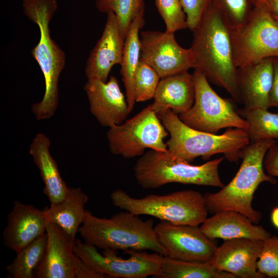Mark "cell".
I'll return each instance as SVG.
<instances>
[{
    "label": "cell",
    "instance_id": "6da1fadb",
    "mask_svg": "<svg viewBox=\"0 0 278 278\" xmlns=\"http://www.w3.org/2000/svg\"><path fill=\"white\" fill-rule=\"evenodd\" d=\"M192 32L194 69L239 102L231 29L212 3Z\"/></svg>",
    "mask_w": 278,
    "mask_h": 278
},
{
    "label": "cell",
    "instance_id": "7a4b0ae2",
    "mask_svg": "<svg viewBox=\"0 0 278 278\" xmlns=\"http://www.w3.org/2000/svg\"><path fill=\"white\" fill-rule=\"evenodd\" d=\"M275 142L273 139H264L250 142L243 148L242 161L233 179L218 192L203 195L208 212L234 211L245 215L254 223L259 221L262 213L253 208L252 202L261 183H276V179L266 174L263 169L266 153Z\"/></svg>",
    "mask_w": 278,
    "mask_h": 278
},
{
    "label": "cell",
    "instance_id": "3957f363",
    "mask_svg": "<svg viewBox=\"0 0 278 278\" xmlns=\"http://www.w3.org/2000/svg\"><path fill=\"white\" fill-rule=\"evenodd\" d=\"M125 211L110 218H99L86 211L78 230L84 242L105 250H151L167 256V252L158 238L153 221L143 220Z\"/></svg>",
    "mask_w": 278,
    "mask_h": 278
},
{
    "label": "cell",
    "instance_id": "277c9868",
    "mask_svg": "<svg viewBox=\"0 0 278 278\" xmlns=\"http://www.w3.org/2000/svg\"><path fill=\"white\" fill-rule=\"evenodd\" d=\"M157 114L170 135L167 150L189 163L199 157L206 160L216 154H223L229 162H237L241 159L242 150L250 142L247 132L241 129L229 128L217 135L189 127L169 109Z\"/></svg>",
    "mask_w": 278,
    "mask_h": 278
},
{
    "label": "cell",
    "instance_id": "5b68a950",
    "mask_svg": "<svg viewBox=\"0 0 278 278\" xmlns=\"http://www.w3.org/2000/svg\"><path fill=\"white\" fill-rule=\"evenodd\" d=\"M57 6V0H23L22 3L24 14L36 24L40 29L39 41L31 51L40 67L45 81L42 99L31 107L38 120L49 118L57 109L58 81L65 64L64 51L50 35L49 24Z\"/></svg>",
    "mask_w": 278,
    "mask_h": 278
},
{
    "label": "cell",
    "instance_id": "8992f818",
    "mask_svg": "<svg viewBox=\"0 0 278 278\" xmlns=\"http://www.w3.org/2000/svg\"><path fill=\"white\" fill-rule=\"evenodd\" d=\"M224 157L200 165H192L169 150L153 149L140 157L133 167L134 178L144 189L160 187L170 183L222 188L218 167Z\"/></svg>",
    "mask_w": 278,
    "mask_h": 278
},
{
    "label": "cell",
    "instance_id": "52a82bcc",
    "mask_svg": "<svg viewBox=\"0 0 278 278\" xmlns=\"http://www.w3.org/2000/svg\"><path fill=\"white\" fill-rule=\"evenodd\" d=\"M110 198L114 206L121 210L177 224L199 226L208 212L203 195L192 189L136 198L117 189L111 193Z\"/></svg>",
    "mask_w": 278,
    "mask_h": 278
},
{
    "label": "cell",
    "instance_id": "ba28073f",
    "mask_svg": "<svg viewBox=\"0 0 278 278\" xmlns=\"http://www.w3.org/2000/svg\"><path fill=\"white\" fill-rule=\"evenodd\" d=\"M192 75L194 102L189 110L179 114L180 120L191 128L214 134L227 128L246 130L248 123L235 110V100L218 95L199 71L195 70Z\"/></svg>",
    "mask_w": 278,
    "mask_h": 278
},
{
    "label": "cell",
    "instance_id": "9c48e42d",
    "mask_svg": "<svg viewBox=\"0 0 278 278\" xmlns=\"http://www.w3.org/2000/svg\"><path fill=\"white\" fill-rule=\"evenodd\" d=\"M169 134L150 105L125 123L109 128L107 136L110 152L124 158L141 157L146 149L167 151Z\"/></svg>",
    "mask_w": 278,
    "mask_h": 278
},
{
    "label": "cell",
    "instance_id": "30bf717a",
    "mask_svg": "<svg viewBox=\"0 0 278 278\" xmlns=\"http://www.w3.org/2000/svg\"><path fill=\"white\" fill-rule=\"evenodd\" d=\"M231 32L237 68L266 58H278V22L264 2L254 6L242 27Z\"/></svg>",
    "mask_w": 278,
    "mask_h": 278
},
{
    "label": "cell",
    "instance_id": "8fae6325",
    "mask_svg": "<svg viewBox=\"0 0 278 278\" xmlns=\"http://www.w3.org/2000/svg\"><path fill=\"white\" fill-rule=\"evenodd\" d=\"M74 251L80 258L103 274L105 277H155L159 273L164 256L144 251L129 250L127 258L118 256L115 251L105 250L100 254L96 248L76 239Z\"/></svg>",
    "mask_w": 278,
    "mask_h": 278
},
{
    "label": "cell",
    "instance_id": "7c38bea8",
    "mask_svg": "<svg viewBox=\"0 0 278 278\" xmlns=\"http://www.w3.org/2000/svg\"><path fill=\"white\" fill-rule=\"evenodd\" d=\"M44 255L34 271L36 278H103L105 276L74 251L76 238L48 221Z\"/></svg>",
    "mask_w": 278,
    "mask_h": 278
},
{
    "label": "cell",
    "instance_id": "4fadbf2b",
    "mask_svg": "<svg viewBox=\"0 0 278 278\" xmlns=\"http://www.w3.org/2000/svg\"><path fill=\"white\" fill-rule=\"evenodd\" d=\"M159 240L171 259L190 262H211L217 246L199 226L177 224L160 221L154 227Z\"/></svg>",
    "mask_w": 278,
    "mask_h": 278
},
{
    "label": "cell",
    "instance_id": "5bb4252c",
    "mask_svg": "<svg viewBox=\"0 0 278 278\" xmlns=\"http://www.w3.org/2000/svg\"><path fill=\"white\" fill-rule=\"evenodd\" d=\"M174 33L147 30L140 34V60L150 65L161 78L194 68L191 49L179 45Z\"/></svg>",
    "mask_w": 278,
    "mask_h": 278
},
{
    "label": "cell",
    "instance_id": "9a60e30c",
    "mask_svg": "<svg viewBox=\"0 0 278 278\" xmlns=\"http://www.w3.org/2000/svg\"><path fill=\"white\" fill-rule=\"evenodd\" d=\"M92 114L102 127L121 124L130 113L118 81L111 76L108 81L88 79L84 86Z\"/></svg>",
    "mask_w": 278,
    "mask_h": 278
},
{
    "label": "cell",
    "instance_id": "2e32d148",
    "mask_svg": "<svg viewBox=\"0 0 278 278\" xmlns=\"http://www.w3.org/2000/svg\"><path fill=\"white\" fill-rule=\"evenodd\" d=\"M263 240L248 238L224 240L217 247L211 263L216 268L240 278H264L259 272L257 262Z\"/></svg>",
    "mask_w": 278,
    "mask_h": 278
},
{
    "label": "cell",
    "instance_id": "e0dca14e",
    "mask_svg": "<svg viewBox=\"0 0 278 278\" xmlns=\"http://www.w3.org/2000/svg\"><path fill=\"white\" fill-rule=\"evenodd\" d=\"M107 14L101 36L86 62L85 73L88 79L97 78L106 82L113 66L121 61L125 39L116 15L112 12Z\"/></svg>",
    "mask_w": 278,
    "mask_h": 278
},
{
    "label": "cell",
    "instance_id": "ac0fdd59",
    "mask_svg": "<svg viewBox=\"0 0 278 278\" xmlns=\"http://www.w3.org/2000/svg\"><path fill=\"white\" fill-rule=\"evenodd\" d=\"M273 76V57L237 68L239 103L244 108H269Z\"/></svg>",
    "mask_w": 278,
    "mask_h": 278
},
{
    "label": "cell",
    "instance_id": "d6986e66",
    "mask_svg": "<svg viewBox=\"0 0 278 278\" xmlns=\"http://www.w3.org/2000/svg\"><path fill=\"white\" fill-rule=\"evenodd\" d=\"M47 223L45 210L15 201L3 232L5 246L16 253L45 233Z\"/></svg>",
    "mask_w": 278,
    "mask_h": 278
},
{
    "label": "cell",
    "instance_id": "ffe728a7",
    "mask_svg": "<svg viewBox=\"0 0 278 278\" xmlns=\"http://www.w3.org/2000/svg\"><path fill=\"white\" fill-rule=\"evenodd\" d=\"M245 215L234 211L217 212L206 218L200 228L210 239H231L248 238L265 240L271 235L261 225H257Z\"/></svg>",
    "mask_w": 278,
    "mask_h": 278
},
{
    "label": "cell",
    "instance_id": "44dd1931",
    "mask_svg": "<svg viewBox=\"0 0 278 278\" xmlns=\"http://www.w3.org/2000/svg\"><path fill=\"white\" fill-rule=\"evenodd\" d=\"M153 99L150 105L156 113L166 109L177 114L186 112L195 100L193 75L185 72L161 78Z\"/></svg>",
    "mask_w": 278,
    "mask_h": 278
},
{
    "label": "cell",
    "instance_id": "7402d4cb",
    "mask_svg": "<svg viewBox=\"0 0 278 278\" xmlns=\"http://www.w3.org/2000/svg\"><path fill=\"white\" fill-rule=\"evenodd\" d=\"M50 142L43 133H38L31 144L29 153L39 169L44 187V194L50 204L62 200L68 187L62 178L56 162L49 152Z\"/></svg>",
    "mask_w": 278,
    "mask_h": 278
},
{
    "label": "cell",
    "instance_id": "603a6c76",
    "mask_svg": "<svg viewBox=\"0 0 278 278\" xmlns=\"http://www.w3.org/2000/svg\"><path fill=\"white\" fill-rule=\"evenodd\" d=\"M87 195L79 188L68 187L64 198L45 210L48 221L57 224L67 234L76 238L85 218Z\"/></svg>",
    "mask_w": 278,
    "mask_h": 278
},
{
    "label": "cell",
    "instance_id": "cb8c5ba5",
    "mask_svg": "<svg viewBox=\"0 0 278 278\" xmlns=\"http://www.w3.org/2000/svg\"><path fill=\"white\" fill-rule=\"evenodd\" d=\"M144 12L136 16L132 22L128 30L124 42L120 74L126 90V100L131 112L135 104L134 91V77L140 61V29L145 24Z\"/></svg>",
    "mask_w": 278,
    "mask_h": 278
},
{
    "label": "cell",
    "instance_id": "d4e9b609",
    "mask_svg": "<svg viewBox=\"0 0 278 278\" xmlns=\"http://www.w3.org/2000/svg\"><path fill=\"white\" fill-rule=\"evenodd\" d=\"M158 278H236L215 267L211 262L181 261L164 256Z\"/></svg>",
    "mask_w": 278,
    "mask_h": 278
},
{
    "label": "cell",
    "instance_id": "484cf974",
    "mask_svg": "<svg viewBox=\"0 0 278 278\" xmlns=\"http://www.w3.org/2000/svg\"><path fill=\"white\" fill-rule=\"evenodd\" d=\"M47 234L44 233L16 252L13 262L6 267L13 278H32L45 252Z\"/></svg>",
    "mask_w": 278,
    "mask_h": 278
},
{
    "label": "cell",
    "instance_id": "4316f807",
    "mask_svg": "<svg viewBox=\"0 0 278 278\" xmlns=\"http://www.w3.org/2000/svg\"><path fill=\"white\" fill-rule=\"evenodd\" d=\"M237 112L248 123L246 131L250 142L264 139L278 140V113L259 108H243Z\"/></svg>",
    "mask_w": 278,
    "mask_h": 278
},
{
    "label": "cell",
    "instance_id": "83f0119b",
    "mask_svg": "<svg viewBox=\"0 0 278 278\" xmlns=\"http://www.w3.org/2000/svg\"><path fill=\"white\" fill-rule=\"evenodd\" d=\"M95 6L100 12L116 15L125 39L134 19L145 11L144 0H96Z\"/></svg>",
    "mask_w": 278,
    "mask_h": 278
},
{
    "label": "cell",
    "instance_id": "f1b7e54d",
    "mask_svg": "<svg viewBox=\"0 0 278 278\" xmlns=\"http://www.w3.org/2000/svg\"><path fill=\"white\" fill-rule=\"evenodd\" d=\"M232 30L242 27L254 6L253 0H212Z\"/></svg>",
    "mask_w": 278,
    "mask_h": 278
},
{
    "label": "cell",
    "instance_id": "f546056e",
    "mask_svg": "<svg viewBox=\"0 0 278 278\" xmlns=\"http://www.w3.org/2000/svg\"><path fill=\"white\" fill-rule=\"evenodd\" d=\"M161 79L158 73L149 64L140 60L134 82L136 102H144L153 98Z\"/></svg>",
    "mask_w": 278,
    "mask_h": 278
},
{
    "label": "cell",
    "instance_id": "4dcf8cb0",
    "mask_svg": "<svg viewBox=\"0 0 278 278\" xmlns=\"http://www.w3.org/2000/svg\"><path fill=\"white\" fill-rule=\"evenodd\" d=\"M155 5L166 25V31L175 33L187 28L186 16L180 0H155Z\"/></svg>",
    "mask_w": 278,
    "mask_h": 278
},
{
    "label": "cell",
    "instance_id": "1f68e13d",
    "mask_svg": "<svg viewBox=\"0 0 278 278\" xmlns=\"http://www.w3.org/2000/svg\"><path fill=\"white\" fill-rule=\"evenodd\" d=\"M257 270L266 277L278 278V237L270 236L263 240L257 262Z\"/></svg>",
    "mask_w": 278,
    "mask_h": 278
},
{
    "label": "cell",
    "instance_id": "d6a6232c",
    "mask_svg": "<svg viewBox=\"0 0 278 278\" xmlns=\"http://www.w3.org/2000/svg\"><path fill=\"white\" fill-rule=\"evenodd\" d=\"M186 16L187 28L193 31L212 3V0H180Z\"/></svg>",
    "mask_w": 278,
    "mask_h": 278
},
{
    "label": "cell",
    "instance_id": "836d02e7",
    "mask_svg": "<svg viewBox=\"0 0 278 278\" xmlns=\"http://www.w3.org/2000/svg\"><path fill=\"white\" fill-rule=\"evenodd\" d=\"M264 167L269 175L278 177V144L276 142L266 152L264 160Z\"/></svg>",
    "mask_w": 278,
    "mask_h": 278
},
{
    "label": "cell",
    "instance_id": "e575fe53",
    "mask_svg": "<svg viewBox=\"0 0 278 278\" xmlns=\"http://www.w3.org/2000/svg\"><path fill=\"white\" fill-rule=\"evenodd\" d=\"M278 106V58L273 57V76L270 92L269 107Z\"/></svg>",
    "mask_w": 278,
    "mask_h": 278
},
{
    "label": "cell",
    "instance_id": "d590c367",
    "mask_svg": "<svg viewBox=\"0 0 278 278\" xmlns=\"http://www.w3.org/2000/svg\"><path fill=\"white\" fill-rule=\"evenodd\" d=\"M264 3L271 15L278 19V0H265Z\"/></svg>",
    "mask_w": 278,
    "mask_h": 278
},
{
    "label": "cell",
    "instance_id": "8d00e7d4",
    "mask_svg": "<svg viewBox=\"0 0 278 278\" xmlns=\"http://www.w3.org/2000/svg\"><path fill=\"white\" fill-rule=\"evenodd\" d=\"M271 220L273 225L278 229V206L272 210L271 214Z\"/></svg>",
    "mask_w": 278,
    "mask_h": 278
},
{
    "label": "cell",
    "instance_id": "74e56055",
    "mask_svg": "<svg viewBox=\"0 0 278 278\" xmlns=\"http://www.w3.org/2000/svg\"><path fill=\"white\" fill-rule=\"evenodd\" d=\"M265 0H253L254 6L264 2Z\"/></svg>",
    "mask_w": 278,
    "mask_h": 278
},
{
    "label": "cell",
    "instance_id": "f35d334b",
    "mask_svg": "<svg viewBox=\"0 0 278 278\" xmlns=\"http://www.w3.org/2000/svg\"><path fill=\"white\" fill-rule=\"evenodd\" d=\"M275 19L277 21V22H278V19H276V18H275Z\"/></svg>",
    "mask_w": 278,
    "mask_h": 278
},
{
    "label": "cell",
    "instance_id": "ab89813d",
    "mask_svg": "<svg viewBox=\"0 0 278 278\" xmlns=\"http://www.w3.org/2000/svg\"><path fill=\"white\" fill-rule=\"evenodd\" d=\"M276 108H277V109H278V106H277L276 107Z\"/></svg>",
    "mask_w": 278,
    "mask_h": 278
}]
</instances>
